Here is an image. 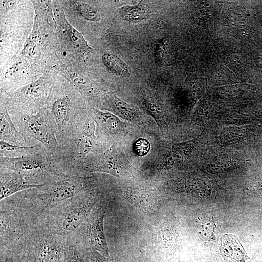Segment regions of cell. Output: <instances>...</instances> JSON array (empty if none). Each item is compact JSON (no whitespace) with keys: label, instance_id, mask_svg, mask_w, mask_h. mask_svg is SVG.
Here are the masks:
<instances>
[{"label":"cell","instance_id":"6da1fadb","mask_svg":"<svg viewBox=\"0 0 262 262\" xmlns=\"http://www.w3.org/2000/svg\"><path fill=\"white\" fill-rule=\"evenodd\" d=\"M0 168L24 175L33 185L43 184L52 177L66 173L64 162L44 148L35 154L16 158L0 157Z\"/></svg>","mask_w":262,"mask_h":262},{"label":"cell","instance_id":"7a4b0ae2","mask_svg":"<svg viewBox=\"0 0 262 262\" xmlns=\"http://www.w3.org/2000/svg\"><path fill=\"white\" fill-rule=\"evenodd\" d=\"M11 117L30 146L40 143L49 152L64 161V151L56 137L55 122L48 110L41 109L34 114Z\"/></svg>","mask_w":262,"mask_h":262},{"label":"cell","instance_id":"3957f363","mask_svg":"<svg viewBox=\"0 0 262 262\" xmlns=\"http://www.w3.org/2000/svg\"><path fill=\"white\" fill-rule=\"evenodd\" d=\"M87 178L64 173L55 176L39 187L30 189V197L43 208H52L83 191Z\"/></svg>","mask_w":262,"mask_h":262},{"label":"cell","instance_id":"277c9868","mask_svg":"<svg viewBox=\"0 0 262 262\" xmlns=\"http://www.w3.org/2000/svg\"><path fill=\"white\" fill-rule=\"evenodd\" d=\"M51 209L49 218V229L61 237L76 232L87 211L86 204L79 194Z\"/></svg>","mask_w":262,"mask_h":262},{"label":"cell","instance_id":"5b68a950","mask_svg":"<svg viewBox=\"0 0 262 262\" xmlns=\"http://www.w3.org/2000/svg\"><path fill=\"white\" fill-rule=\"evenodd\" d=\"M61 237L51 232L35 235L30 243L35 262H63L65 252Z\"/></svg>","mask_w":262,"mask_h":262},{"label":"cell","instance_id":"8992f818","mask_svg":"<svg viewBox=\"0 0 262 262\" xmlns=\"http://www.w3.org/2000/svg\"><path fill=\"white\" fill-rule=\"evenodd\" d=\"M105 211L101 208H97L92 212L89 218L87 227V239L95 249L105 258L109 257L106 242L103 220Z\"/></svg>","mask_w":262,"mask_h":262},{"label":"cell","instance_id":"52a82bcc","mask_svg":"<svg viewBox=\"0 0 262 262\" xmlns=\"http://www.w3.org/2000/svg\"><path fill=\"white\" fill-rule=\"evenodd\" d=\"M41 185L31 184L23 174L13 170L0 168V199L1 201L17 192L38 188Z\"/></svg>","mask_w":262,"mask_h":262},{"label":"cell","instance_id":"ba28073f","mask_svg":"<svg viewBox=\"0 0 262 262\" xmlns=\"http://www.w3.org/2000/svg\"><path fill=\"white\" fill-rule=\"evenodd\" d=\"M0 138L8 143L21 146H30L24 137L15 126L9 113L7 104L0 105Z\"/></svg>","mask_w":262,"mask_h":262},{"label":"cell","instance_id":"9c48e42d","mask_svg":"<svg viewBox=\"0 0 262 262\" xmlns=\"http://www.w3.org/2000/svg\"><path fill=\"white\" fill-rule=\"evenodd\" d=\"M220 249L222 256L227 260L244 262L249 259L241 243L234 235L223 236Z\"/></svg>","mask_w":262,"mask_h":262},{"label":"cell","instance_id":"30bf717a","mask_svg":"<svg viewBox=\"0 0 262 262\" xmlns=\"http://www.w3.org/2000/svg\"><path fill=\"white\" fill-rule=\"evenodd\" d=\"M45 148L41 144L21 146L0 140V157L16 158L35 154Z\"/></svg>","mask_w":262,"mask_h":262},{"label":"cell","instance_id":"8fae6325","mask_svg":"<svg viewBox=\"0 0 262 262\" xmlns=\"http://www.w3.org/2000/svg\"><path fill=\"white\" fill-rule=\"evenodd\" d=\"M122 19L129 23H138L147 19L150 13L142 1L134 5H126L119 8Z\"/></svg>","mask_w":262,"mask_h":262},{"label":"cell","instance_id":"7c38bea8","mask_svg":"<svg viewBox=\"0 0 262 262\" xmlns=\"http://www.w3.org/2000/svg\"><path fill=\"white\" fill-rule=\"evenodd\" d=\"M102 61L111 72L118 76H127L130 70L128 66L120 58L111 53H105L102 56Z\"/></svg>","mask_w":262,"mask_h":262},{"label":"cell","instance_id":"4fadbf2b","mask_svg":"<svg viewBox=\"0 0 262 262\" xmlns=\"http://www.w3.org/2000/svg\"><path fill=\"white\" fill-rule=\"evenodd\" d=\"M110 107L118 115L128 119L133 118L136 112L134 108L116 96L109 98Z\"/></svg>","mask_w":262,"mask_h":262},{"label":"cell","instance_id":"5bb4252c","mask_svg":"<svg viewBox=\"0 0 262 262\" xmlns=\"http://www.w3.org/2000/svg\"><path fill=\"white\" fill-rule=\"evenodd\" d=\"M66 28L69 36L77 48L84 53H88L92 50L82 33L68 23H67Z\"/></svg>","mask_w":262,"mask_h":262},{"label":"cell","instance_id":"9a60e30c","mask_svg":"<svg viewBox=\"0 0 262 262\" xmlns=\"http://www.w3.org/2000/svg\"><path fill=\"white\" fill-rule=\"evenodd\" d=\"M76 10L87 20L97 22L100 20L101 16L99 12L94 7L85 3H80L77 5Z\"/></svg>","mask_w":262,"mask_h":262},{"label":"cell","instance_id":"2e32d148","mask_svg":"<svg viewBox=\"0 0 262 262\" xmlns=\"http://www.w3.org/2000/svg\"><path fill=\"white\" fill-rule=\"evenodd\" d=\"M70 77L73 82L79 89L82 91H88L91 89L90 82L82 75L73 73Z\"/></svg>","mask_w":262,"mask_h":262},{"label":"cell","instance_id":"e0dca14e","mask_svg":"<svg viewBox=\"0 0 262 262\" xmlns=\"http://www.w3.org/2000/svg\"><path fill=\"white\" fill-rule=\"evenodd\" d=\"M150 149V144L145 139L140 138L137 140L134 144V150L136 153L140 156H143L148 153Z\"/></svg>","mask_w":262,"mask_h":262},{"label":"cell","instance_id":"ac0fdd59","mask_svg":"<svg viewBox=\"0 0 262 262\" xmlns=\"http://www.w3.org/2000/svg\"><path fill=\"white\" fill-rule=\"evenodd\" d=\"M63 262H85V261L77 253L76 250L71 247L65 253Z\"/></svg>","mask_w":262,"mask_h":262},{"label":"cell","instance_id":"d6986e66","mask_svg":"<svg viewBox=\"0 0 262 262\" xmlns=\"http://www.w3.org/2000/svg\"><path fill=\"white\" fill-rule=\"evenodd\" d=\"M167 45V42L166 40H162L160 42H158L156 46L155 50V58L156 61L159 63L162 59L164 57L165 53V50Z\"/></svg>","mask_w":262,"mask_h":262},{"label":"cell","instance_id":"ffe728a7","mask_svg":"<svg viewBox=\"0 0 262 262\" xmlns=\"http://www.w3.org/2000/svg\"><path fill=\"white\" fill-rule=\"evenodd\" d=\"M21 65V63H18L16 65L12 66L5 73V77H11L13 74L16 72V71H18Z\"/></svg>","mask_w":262,"mask_h":262},{"label":"cell","instance_id":"44dd1931","mask_svg":"<svg viewBox=\"0 0 262 262\" xmlns=\"http://www.w3.org/2000/svg\"><path fill=\"white\" fill-rule=\"evenodd\" d=\"M4 262H14V261L11 258H7Z\"/></svg>","mask_w":262,"mask_h":262},{"label":"cell","instance_id":"7402d4cb","mask_svg":"<svg viewBox=\"0 0 262 262\" xmlns=\"http://www.w3.org/2000/svg\"><path fill=\"white\" fill-rule=\"evenodd\" d=\"M93 262H103L100 259H95L93 261Z\"/></svg>","mask_w":262,"mask_h":262},{"label":"cell","instance_id":"603a6c76","mask_svg":"<svg viewBox=\"0 0 262 262\" xmlns=\"http://www.w3.org/2000/svg\"><path fill=\"white\" fill-rule=\"evenodd\" d=\"M227 262H235L234 261H231V260H227Z\"/></svg>","mask_w":262,"mask_h":262},{"label":"cell","instance_id":"cb8c5ba5","mask_svg":"<svg viewBox=\"0 0 262 262\" xmlns=\"http://www.w3.org/2000/svg\"><path fill=\"white\" fill-rule=\"evenodd\" d=\"M142 257L143 258V260H144V262H146L145 259H144V258L143 257V255L142 254Z\"/></svg>","mask_w":262,"mask_h":262},{"label":"cell","instance_id":"d4e9b609","mask_svg":"<svg viewBox=\"0 0 262 262\" xmlns=\"http://www.w3.org/2000/svg\"><path fill=\"white\" fill-rule=\"evenodd\" d=\"M205 6H209V4H205Z\"/></svg>","mask_w":262,"mask_h":262},{"label":"cell","instance_id":"484cf974","mask_svg":"<svg viewBox=\"0 0 262 262\" xmlns=\"http://www.w3.org/2000/svg\"><path fill=\"white\" fill-rule=\"evenodd\" d=\"M200 12H203L204 11H203V10L202 9H201V10H200Z\"/></svg>","mask_w":262,"mask_h":262},{"label":"cell","instance_id":"4316f807","mask_svg":"<svg viewBox=\"0 0 262 262\" xmlns=\"http://www.w3.org/2000/svg\"><path fill=\"white\" fill-rule=\"evenodd\" d=\"M219 76L218 75H215V77H218Z\"/></svg>","mask_w":262,"mask_h":262},{"label":"cell","instance_id":"83f0119b","mask_svg":"<svg viewBox=\"0 0 262 262\" xmlns=\"http://www.w3.org/2000/svg\"><path fill=\"white\" fill-rule=\"evenodd\" d=\"M242 34H245V32H242Z\"/></svg>","mask_w":262,"mask_h":262},{"label":"cell","instance_id":"f1b7e54d","mask_svg":"<svg viewBox=\"0 0 262 262\" xmlns=\"http://www.w3.org/2000/svg\"><path fill=\"white\" fill-rule=\"evenodd\" d=\"M204 8V7L203 6V7H201V9H203V8Z\"/></svg>","mask_w":262,"mask_h":262},{"label":"cell","instance_id":"f546056e","mask_svg":"<svg viewBox=\"0 0 262 262\" xmlns=\"http://www.w3.org/2000/svg\"><path fill=\"white\" fill-rule=\"evenodd\" d=\"M228 63H229V64L230 63L229 61H228Z\"/></svg>","mask_w":262,"mask_h":262}]
</instances>
